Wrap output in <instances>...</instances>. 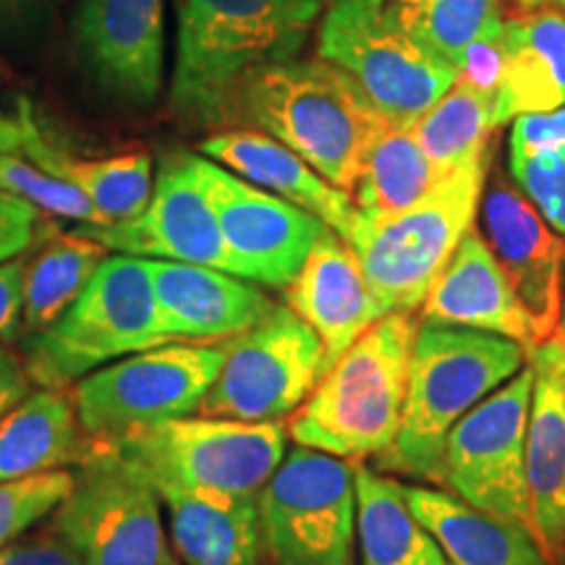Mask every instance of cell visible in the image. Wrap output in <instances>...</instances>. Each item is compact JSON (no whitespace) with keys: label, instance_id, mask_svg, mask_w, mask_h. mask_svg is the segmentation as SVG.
I'll list each match as a JSON object with an SVG mask.
<instances>
[{"label":"cell","instance_id":"cell-1","mask_svg":"<svg viewBox=\"0 0 565 565\" xmlns=\"http://www.w3.org/2000/svg\"><path fill=\"white\" fill-rule=\"evenodd\" d=\"M328 0H175L171 108L194 129H223L238 82L303 51Z\"/></svg>","mask_w":565,"mask_h":565},{"label":"cell","instance_id":"cell-2","mask_svg":"<svg viewBox=\"0 0 565 565\" xmlns=\"http://www.w3.org/2000/svg\"><path fill=\"white\" fill-rule=\"evenodd\" d=\"M228 126L278 139L322 179L353 194L366 152L387 121L345 71L324 58H291L265 63L238 82Z\"/></svg>","mask_w":565,"mask_h":565},{"label":"cell","instance_id":"cell-3","mask_svg":"<svg viewBox=\"0 0 565 565\" xmlns=\"http://www.w3.org/2000/svg\"><path fill=\"white\" fill-rule=\"evenodd\" d=\"M526 364L529 349L511 338L422 322L398 433L374 456L377 471L443 484L440 463L450 429Z\"/></svg>","mask_w":565,"mask_h":565},{"label":"cell","instance_id":"cell-4","mask_svg":"<svg viewBox=\"0 0 565 565\" xmlns=\"http://www.w3.org/2000/svg\"><path fill=\"white\" fill-rule=\"evenodd\" d=\"M419 324L416 312H393L364 330L291 414L294 443L345 461L383 454L398 433Z\"/></svg>","mask_w":565,"mask_h":565},{"label":"cell","instance_id":"cell-5","mask_svg":"<svg viewBox=\"0 0 565 565\" xmlns=\"http://www.w3.org/2000/svg\"><path fill=\"white\" fill-rule=\"evenodd\" d=\"M490 166L492 150H487L437 181L414 207L385 221H370L359 212L349 244L362 263L380 315L419 312L456 246L477 223Z\"/></svg>","mask_w":565,"mask_h":565},{"label":"cell","instance_id":"cell-6","mask_svg":"<svg viewBox=\"0 0 565 565\" xmlns=\"http://www.w3.org/2000/svg\"><path fill=\"white\" fill-rule=\"evenodd\" d=\"M162 343L150 263L116 254L58 320L32 333L21 364L30 383L66 391L105 364Z\"/></svg>","mask_w":565,"mask_h":565},{"label":"cell","instance_id":"cell-7","mask_svg":"<svg viewBox=\"0 0 565 565\" xmlns=\"http://www.w3.org/2000/svg\"><path fill=\"white\" fill-rule=\"evenodd\" d=\"M282 422L181 416L134 429L108 443L118 458L154 487L194 494L257 498L286 458Z\"/></svg>","mask_w":565,"mask_h":565},{"label":"cell","instance_id":"cell-8","mask_svg":"<svg viewBox=\"0 0 565 565\" xmlns=\"http://www.w3.org/2000/svg\"><path fill=\"white\" fill-rule=\"evenodd\" d=\"M317 53L345 71L393 126H414L458 79L406 32L391 0H328Z\"/></svg>","mask_w":565,"mask_h":565},{"label":"cell","instance_id":"cell-9","mask_svg":"<svg viewBox=\"0 0 565 565\" xmlns=\"http://www.w3.org/2000/svg\"><path fill=\"white\" fill-rule=\"evenodd\" d=\"M160 494L108 443L95 440L76 466L74 490L51 513L84 565H183L168 542Z\"/></svg>","mask_w":565,"mask_h":565},{"label":"cell","instance_id":"cell-10","mask_svg":"<svg viewBox=\"0 0 565 565\" xmlns=\"http://www.w3.org/2000/svg\"><path fill=\"white\" fill-rule=\"evenodd\" d=\"M257 503L275 565H356V461L296 445Z\"/></svg>","mask_w":565,"mask_h":565},{"label":"cell","instance_id":"cell-11","mask_svg":"<svg viewBox=\"0 0 565 565\" xmlns=\"http://www.w3.org/2000/svg\"><path fill=\"white\" fill-rule=\"evenodd\" d=\"M221 343H162L105 364L71 387L92 440L192 416L223 370Z\"/></svg>","mask_w":565,"mask_h":565},{"label":"cell","instance_id":"cell-12","mask_svg":"<svg viewBox=\"0 0 565 565\" xmlns=\"http://www.w3.org/2000/svg\"><path fill=\"white\" fill-rule=\"evenodd\" d=\"M221 345L223 370L196 408L200 416L282 422L324 377L320 335L288 303H275L254 328Z\"/></svg>","mask_w":565,"mask_h":565},{"label":"cell","instance_id":"cell-13","mask_svg":"<svg viewBox=\"0 0 565 565\" xmlns=\"http://www.w3.org/2000/svg\"><path fill=\"white\" fill-rule=\"evenodd\" d=\"M534 372L526 364L450 429L443 484L479 511L529 529L526 427Z\"/></svg>","mask_w":565,"mask_h":565},{"label":"cell","instance_id":"cell-14","mask_svg":"<svg viewBox=\"0 0 565 565\" xmlns=\"http://www.w3.org/2000/svg\"><path fill=\"white\" fill-rule=\"evenodd\" d=\"M200 166L233 275L282 291L328 225L312 212L244 181L215 160L202 158Z\"/></svg>","mask_w":565,"mask_h":565},{"label":"cell","instance_id":"cell-15","mask_svg":"<svg viewBox=\"0 0 565 565\" xmlns=\"http://www.w3.org/2000/svg\"><path fill=\"white\" fill-rule=\"evenodd\" d=\"M200 162L202 154H168L154 175L150 202L137 217L108 225H79V231L108 252L217 267L233 275Z\"/></svg>","mask_w":565,"mask_h":565},{"label":"cell","instance_id":"cell-16","mask_svg":"<svg viewBox=\"0 0 565 565\" xmlns=\"http://www.w3.org/2000/svg\"><path fill=\"white\" fill-rule=\"evenodd\" d=\"M479 200V231L534 324L536 341L561 328L565 242L513 179L492 173Z\"/></svg>","mask_w":565,"mask_h":565},{"label":"cell","instance_id":"cell-17","mask_svg":"<svg viewBox=\"0 0 565 565\" xmlns=\"http://www.w3.org/2000/svg\"><path fill=\"white\" fill-rule=\"evenodd\" d=\"M534 372L526 427L529 532L557 565L565 553V338L529 351Z\"/></svg>","mask_w":565,"mask_h":565},{"label":"cell","instance_id":"cell-18","mask_svg":"<svg viewBox=\"0 0 565 565\" xmlns=\"http://www.w3.org/2000/svg\"><path fill=\"white\" fill-rule=\"evenodd\" d=\"M166 343H221L244 333L275 303L252 280L217 267L147 259Z\"/></svg>","mask_w":565,"mask_h":565},{"label":"cell","instance_id":"cell-19","mask_svg":"<svg viewBox=\"0 0 565 565\" xmlns=\"http://www.w3.org/2000/svg\"><path fill=\"white\" fill-rule=\"evenodd\" d=\"M76 40L105 87L137 105L154 103L166 63L162 0H82Z\"/></svg>","mask_w":565,"mask_h":565},{"label":"cell","instance_id":"cell-20","mask_svg":"<svg viewBox=\"0 0 565 565\" xmlns=\"http://www.w3.org/2000/svg\"><path fill=\"white\" fill-rule=\"evenodd\" d=\"M282 291L288 307L320 335L324 372L383 317L356 252L333 228L317 238L301 270Z\"/></svg>","mask_w":565,"mask_h":565},{"label":"cell","instance_id":"cell-21","mask_svg":"<svg viewBox=\"0 0 565 565\" xmlns=\"http://www.w3.org/2000/svg\"><path fill=\"white\" fill-rule=\"evenodd\" d=\"M419 320L503 335L532 351L534 324L475 223L419 307Z\"/></svg>","mask_w":565,"mask_h":565},{"label":"cell","instance_id":"cell-22","mask_svg":"<svg viewBox=\"0 0 565 565\" xmlns=\"http://www.w3.org/2000/svg\"><path fill=\"white\" fill-rule=\"evenodd\" d=\"M200 152L254 186L312 212L343 242H351L359 223L356 202L278 139L257 129H223L202 139Z\"/></svg>","mask_w":565,"mask_h":565},{"label":"cell","instance_id":"cell-23","mask_svg":"<svg viewBox=\"0 0 565 565\" xmlns=\"http://www.w3.org/2000/svg\"><path fill=\"white\" fill-rule=\"evenodd\" d=\"M505 61L494 95V129L565 105V17L553 3L505 21Z\"/></svg>","mask_w":565,"mask_h":565},{"label":"cell","instance_id":"cell-24","mask_svg":"<svg viewBox=\"0 0 565 565\" xmlns=\"http://www.w3.org/2000/svg\"><path fill=\"white\" fill-rule=\"evenodd\" d=\"M92 445L68 387L26 393L0 416V482L79 466Z\"/></svg>","mask_w":565,"mask_h":565},{"label":"cell","instance_id":"cell-25","mask_svg":"<svg viewBox=\"0 0 565 565\" xmlns=\"http://www.w3.org/2000/svg\"><path fill=\"white\" fill-rule=\"evenodd\" d=\"M406 503L454 565H553L532 532L469 505L458 494L404 487Z\"/></svg>","mask_w":565,"mask_h":565},{"label":"cell","instance_id":"cell-26","mask_svg":"<svg viewBox=\"0 0 565 565\" xmlns=\"http://www.w3.org/2000/svg\"><path fill=\"white\" fill-rule=\"evenodd\" d=\"M171 513L173 550L186 565H259L263 524L257 498L158 492Z\"/></svg>","mask_w":565,"mask_h":565},{"label":"cell","instance_id":"cell-27","mask_svg":"<svg viewBox=\"0 0 565 565\" xmlns=\"http://www.w3.org/2000/svg\"><path fill=\"white\" fill-rule=\"evenodd\" d=\"M24 110V145L21 152L30 158L34 166L47 171L55 179L71 183L74 189L87 196L103 225L121 223L137 217L147 207L154 186L152 158L147 152L116 154V158L84 160L58 150L40 134L34 124L30 103L21 100Z\"/></svg>","mask_w":565,"mask_h":565},{"label":"cell","instance_id":"cell-28","mask_svg":"<svg viewBox=\"0 0 565 565\" xmlns=\"http://www.w3.org/2000/svg\"><path fill=\"white\" fill-rule=\"evenodd\" d=\"M356 545L362 565H454L408 508L404 484L359 461Z\"/></svg>","mask_w":565,"mask_h":565},{"label":"cell","instance_id":"cell-29","mask_svg":"<svg viewBox=\"0 0 565 565\" xmlns=\"http://www.w3.org/2000/svg\"><path fill=\"white\" fill-rule=\"evenodd\" d=\"M440 181L412 126L387 124L366 152L353 202L370 221H385L424 200Z\"/></svg>","mask_w":565,"mask_h":565},{"label":"cell","instance_id":"cell-30","mask_svg":"<svg viewBox=\"0 0 565 565\" xmlns=\"http://www.w3.org/2000/svg\"><path fill=\"white\" fill-rule=\"evenodd\" d=\"M108 249L87 233H55L34 252L24 267V312L21 324L30 333L45 330L76 301Z\"/></svg>","mask_w":565,"mask_h":565},{"label":"cell","instance_id":"cell-31","mask_svg":"<svg viewBox=\"0 0 565 565\" xmlns=\"http://www.w3.org/2000/svg\"><path fill=\"white\" fill-rule=\"evenodd\" d=\"M508 173L565 242V105L515 118L508 137Z\"/></svg>","mask_w":565,"mask_h":565},{"label":"cell","instance_id":"cell-32","mask_svg":"<svg viewBox=\"0 0 565 565\" xmlns=\"http://www.w3.org/2000/svg\"><path fill=\"white\" fill-rule=\"evenodd\" d=\"M424 154L440 179L458 171L466 162L492 150L494 97L456 79L445 95L412 126Z\"/></svg>","mask_w":565,"mask_h":565},{"label":"cell","instance_id":"cell-33","mask_svg":"<svg viewBox=\"0 0 565 565\" xmlns=\"http://www.w3.org/2000/svg\"><path fill=\"white\" fill-rule=\"evenodd\" d=\"M406 32L458 74L466 51L484 38H500L505 19L500 0H391Z\"/></svg>","mask_w":565,"mask_h":565},{"label":"cell","instance_id":"cell-34","mask_svg":"<svg viewBox=\"0 0 565 565\" xmlns=\"http://www.w3.org/2000/svg\"><path fill=\"white\" fill-rule=\"evenodd\" d=\"M0 192L38 204L47 215L66 217L82 225H103V217L79 189L42 171L30 158L24 160L13 152L0 154Z\"/></svg>","mask_w":565,"mask_h":565},{"label":"cell","instance_id":"cell-35","mask_svg":"<svg viewBox=\"0 0 565 565\" xmlns=\"http://www.w3.org/2000/svg\"><path fill=\"white\" fill-rule=\"evenodd\" d=\"M74 490V471L58 469L0 482V547L47 519Z\"/></svg>","mask_w":565,"mask_h":565},{"label":"cell","instance_id":"cell-36","mask_svg":"<svg viewBox=\"0 0 565 565\" xmlns=\"http://www.w3.org/2000/svg\"><path fill=\"white\" fill-rule=\"evenodd\" d=\"M42 210L21 196L0 192V263L17 259L38 242Z\"/></svg>","mask_w":565,"mask_h":565},{"label":"cell","instance_id":"cell-37","mask_svg":"<svg viewBox=\"0 0 565 565\" xmlns=\"http://www.w3.org/2000/svg\"><path fill=\"white\" fill-rule=\"evenodd\" d=\"M505 45L503 34L500 38H484L469 47L458 68V79L471 84V87L487 92V95H498L500 76H503Z\"/></svg>","mask_w":565,"mask_h":565},{"label":"cell","instance_id":"cell-38","mask_svg":"<svg viewBox=\"0 0 565 565\" xmlns=\"http://www.w3.org/2000/svg\"><path fill=\"white\" fill-rule=\"evenodd\" d=\"M0 565H84L76 550L58 534L47 532L45 536L26 542H9L0 547Z\"/></svg>","mask_w":565,"mask_h":565},{"label":"cell","instance_id":"cell-39","mask_svg":"<svg viewBox=\"0 0 565 565\" xmlns=\"http://www.w3.org/2000/svg\"><path fill=\"white\" fill-rule=\"evenodd\" d=\"M24 267L26 259L0 263V341L17 338L24 312Z\"/></svg>","mask_w":565,"mask_h":565},{"label":"cell","instance_id":"cell-40","mask_svg":"<svg viewBox=\"0 0 565 565\" xmlns=\"http://www.w3.org/2000/svg\"><path fill=\"white\" fill-rule=\"evenodd\" d=\"M30 393V377L24 364L11 351L0 349V416L19 404Z\"/></svg>","mask_w":565,"mask_h":565},{"label":"cell","instance_id":"cell-41","mask_svg":"<svg viewBox=\"0 0 565 565\" xmlns=\"http://www.w3.org/2000/svg\"><path fill=\"white\" fill-rule=\"evenodd\" d=\"M42 0H0V38L17 34L40 11Z\"/></svg>","mask_w":565,"mask_h":565},{"label":"cell","instance_id":"cell-42","mask_svg":"<svg viewBox=\"0 0 565 565\" xmlns=\"http://www.w3.org/2000/svg\"><path fill=\"white\" fill-rule=\"evenodd\" d=\"M0 137L24 145V110H21V103L17 116H6V113L0 110Z\"/></svg>","mask_w":565,"mask_h":565},{"label":"cell","instance_id":"cell-43","mask_svg":"<svg viewBox=\"0 0 565 565\" xmlns=\"http://www.w3.org/2000/svg\"><path fill=\"white\" fill-rule=\"evenodd\" d=\"M508 3L515 6L519 11H532V9H540V6H545L547 0H508Z\"/></svg>","mask_w":565,"mask_h":565},{"label":"cell","instance_id":"cell-44","mask_svg":"<svg viewBox=\"0 0 565 565\" xmlns=\"http://www.w3.org/2000/svg\"><path fill=\"white\" fill-rule=\"evenodd\" d=\"M3 152H21V145H19V141H13V139L0 137V154H3Z\"/></svg>","mask_w":565,"mask_h":565},{"label":"cell","instance_id":"cell-45","mask_svg":"<svg viewBox=\"0 0 565 565\" xmlns=\"http://www.w3.org/2000/svg\"><path fill=\"white\" fill-rule=\"evenodd\" d=\"M557 333L565 338V291H563V309H561V328H557Z\"/></svg>","mask_w":565,"mask_h":565},{"label":"cell","instance_id":"cell-46","mask_svg":"<svg viewBox=\"0 0 565 565\" xmlns=\"http://www.w3.org/2000/svg\"><path fill=\"white\" fill-rule=\"evenodd\" d=\"M547 3H553L557 11H563V17H565V0H547Z\"/></svg>","mask_w":565,"mask_h":565},{"label":"cell","instance_id":"cell-47","mask_svg":"<svg viewBox=\"0 0 565 565\" xmlns=\"http://www.w3.org/2000/svg\"><path fill=\"white\" fill-rule=\"evenodd\" d=\"M557 565H565V553H563V557H561V563H557Z\"/></svg>","mask_w":565,"mask_h":565}]
</instances>
